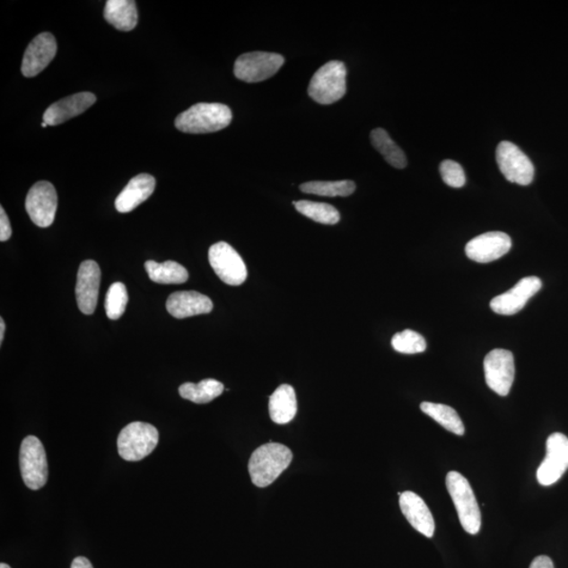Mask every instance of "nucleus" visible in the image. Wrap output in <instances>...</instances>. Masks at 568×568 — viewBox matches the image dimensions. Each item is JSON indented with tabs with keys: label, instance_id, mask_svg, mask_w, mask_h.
I'll return each mask as SVG.
<instances>
[{
	"label": "nucleus",
	"instance_id": "f257e3e1",
	"mask_svg": "<svg viewBox=\"0 0 568 568\" xmlns=\"http://www.w3.org/2000/svg\"><path fill=\"white\" fill-rule=\"evenodd\" d=\"M293 453L280 443H267L256 450L249 461V473L258 487L271 485L289 468Z\"/></svg>",
	"mask_w": 568,
	"mask_h": 568
},
{
	"label": "nucleus",
	"instance_id": "f03ea898",
	"mask_svg": "<svg viewBox=\"0 0 568 568\" xmlns=\"http://www.w3.org/2000/svg\"><path fill=\"white\" fill-rule=\"evenodd\" d=\"M233 119L231 109L223 103H197L182 112L175 127L183 133L206 134L225 129Z\"/></svg>",
	"mask_w": 568,
	"mask_h": 568
},
{
	"label": "nucleus",
	"instance_id": "7ed1b4c3",
	"mask_svg": "<svg viewBox=\"0 0 568 568\" xmlns=\"http://www.w3.org/2000/svg\"><path fill=\"white\" fill-rule=\"evenodd\" d=\"M447 486L464 530L470 535L478 534L481 529V512L472 486L458 472L447 476Z\"/></svg>",
	"mask_w": 568,
	"mask_h": 568
},
{
	"label": "nucleus",
	"instance_id": "20e7f679",
	"mask_svg": "<svg viewBox=\"0 0 568 568\" xmlns=\"http://www.w3.org/2000/svg\"><path fill=\"white\" fill-rule=\"evenodd\" d=\"M308 93L320 105H332L346 93V68L341 61L334 60L322 66L311 78Z\"/></svg>",
	"mask_w": 568,
	"mask_h": 568
},
{
	"label": "nucleus",
	"instance_id": "39448f33",
	"mask_svg": "<svg viewBox=\"0 0 568 568\" xmlns=\"http://www.w3.org/2000/svg\"><path fill=\"white\" fill-rule=\"evenodd\" d=\"M160 440L155 426L145 423H132L119 433L118 453L126 461H140L154 450Z\"/></svg>",
	"mask_w": 568,
	"mask_h": 568
},
{
	"label": "nucleus",
	"instance_id": "423d86ee",
	"mask_svg": "<svg viewBox=\"0 0 568 568\" xmlns=\"http://www.w3.org/2000/svg\"><path fill=\"white\" fill-rule=\"evenodd\" d=\"M21 472L24 485L38 491L48 481V462L44 445L35 436L23 439L20 454Z\"/></svg>",
	"mask_w": 568,
	"mask_h": 568
},
{
	"label": "nucleus",
	"instance_id": "0eeeda50",
	"mask_svg": "<svg viewBox=\"0 0 568 568\" xmlns=\"http://www.w3.org/2000/svg\"><path fill=\"white\" fill-rule=\"evenodd\" d=\"M284 64L280 54L252 52L238 57L234 66L235 76L246 83H260L273 77Z\"/></svg>",
	"mask_w": 568,
	"mask_h": 568
},
{
	"label": "nucleus",
	"instance_id": "6e6552de",
	"mask_svg": "<svg viewBox=\"0 0 568 568\" xmlns=\"http://www.w3.org/2000/svg\"><path fill=\"white\" fill-rule=\"evenodd\" d=\"M496 160L501 173L510 182L520 186H529L533 182L534 164L515 144L500 143L497 146Z\"/></svg>",
	"mask_w": 568,
	"mask_h": 568
},
{
	"label": "nucleus",
	"instance_id": "1a4fd4ad",
	"mask_svg": "<svg viewBox=\"0 0 568 568\" xmlns=\"http://www.w3.org/2000/svg\"><path fill=\"white\" fill-rule=\"evenodd\" d=\"M209 261L214 272L224 284L237 286L247 280V266L229 243L222 241L214 244L209 250Z\"/></svg>",
	"mask_w": 568,
	"mask_h": 568
},
{
	"label": "nucleus",
	"instance_id": "9d476101",
	"mask_svg": "<svg viewBox=\"0 0 568 568\" xmlns=\"http://www.w3.org/2000/svg\"><path fill=\"white\" fill-rule=\"evenodd\" d=\"M487 387L499 396H508L515 380L514 355L508 350L496 349L485 359Z\"/></svg>",
	"mask_w": 568,
	"mask_h": 568
},
{
	"label": "nucleus",
	"instance_id": "9b49d317",
	"mask_svg": "<svg viewBox=\"0 0 568 568\" xmlns=\"http://www.w3.org/2000/svg\"><path fill=\"white\" fill-rule=\"evenodd\" d=\"M568 468V438L561 433H552L546 441V457L537 470V479L543 486L558 482Z\"/></svg>",
	"mask_w": 568,
	"mask_h": 568
},
{
	"label": "nucleus",
	"instance_id": "f8f14e48",
	"mask_svg": "<svg viewBox=\"0 0 568 568\" xmlns=\"http://www.w3.org/2000/svg\"><path fill=\"white\" fill-rule=\"evenodd\" d=\"M26 209L31 220L38 227H50L57 211V193L52 183H35L28 193Z\"/></svg>",
	"mask_w": 568,
	"mask_h": 568
},
{
	"label": "nucleus",
	"instance_id": "ddd939ff",
	"mask_svg": "<svg viewBox=\"0 0 568 568\" xmlns=\"http://www.w3.org/2000/svg\"><path fill=\"white\" fill-rule=\"evenodd\" d=\"M542 288V281L536 276L525 277L504 294L494 297L491 301V309L494 313L511 316L519 313Z\"/></svg>",
	"mask_w": 568,
	"mask_h": 568
},
{
	"label": "nucleus",
	"instance_id": "4468645a",
	"mask_svg": "<svg viewBox=\"0 0 568 568\" xmlns=\"http://www.w3.org/2000/svg\"><path fill=\"white\" fill-rule=\"evenodd\" d=\"M511 240L502 232H488L470 240L466 247V254L470 260L479 264H488L510 252Z\"/></svg>",
	"mask_w": 568,
	"mask_h": 568
},
{
	"label": "nucleus",
	"instance_id": "2eb2a0df",
	"mask_svg": "<svg viewBox=\"0 0 568 568\" xmlns=\"http://www.w3.org/2000/svg\"><path fill=\"white\" fill-rule=\"evenodd\" d=\"M100 278L101 272L97 262L85 260L79 267L75 293L78 308L85 315H92L95 311Z\"/></svg>",
	"mask_w": 568,
	"mask_h": 568
},
{
	"label": "nucleus",
	"instance_id": "dca6fc26",
	"mask_svg": "<svg viewBox=\"0 0 568 568\" xmlns=\"http://www.w3.org/2000/svg\"><path fill=\"white\" fill-rule=\"evenodd\" d=\"M57 53V42L51 33H41L28 46L22 59V72L34 77L44 71Z\"/></svg>",
	"mask_w": 568,
	"mask_h": 568
},
{
	"label": "nucleus",
	"instance_id": "f3484780",
	"mask_svg": "<svg viewBox=\"0 0 568 568\" xmlns=\"http://www.w3.org/2000/svg\"><path fill=\"white\" fill-rule=\"evenodd\" d=\"M96 102V96L90 92L66 97L47 109L44 122L48 126H58L87 111Z\"/></svg>",
	"mask_w": 568,
	"mask_h": 568
},
{
	"label": "nucleus",
	"instance_id": "a211bd4d",
	"mask_svg": "<svg viewBox=\"0 0 568 568\" xmlns=\"http://www.w3.org/2000/svg\"><path fill=\"white\" fill-rule=\"evenodd\" d=\"M399 503L409 524L427 538H432L435 533V521L424 499L413 492H405L400 494Z\"/></svg>",
	"mask_w": 568,
	"mask_h": 568
},
{
	"label": "nucleus",
	"instance_id": "6ab92c4d",
	"mask_svg": "<svg viewBox=\"0 0 568 568\" xmlns=\"http://www.w3.org/2000/svg\"><path fill=\"white\" fill-rule=\"evenodd\" d=\"M167 310L177 319L188 317L209 314L213 310L211 299L195 291L173 293L168 298Z\"/></svg>",
	"mask_w": 568,
	"mask_h": 568
},
{
	"label": "nucleus",
	"instance_id": "aec40b11",
	"mask_svg": "<svg viewBox=\"0 0 568 568\" xmlns=\"http://www.w3.org/2000/svg\"><path fill=\"white\" fill-rule=\"evenodd\" d=\"M156 188V179L149 174H139L132 179L116 198V210L129 213L148 200Z\"/></svg>",
	"mask_w": 568,
	"mask_h": 568
},
{
	"label": "nucleus",
	"instance_id": "412c9836",
	"mask_svg": "<svg viewBox=\"0 0 568 568\" xmlns=\"http://www.w3.org/2000/svg\"><path fill=\"white\" fill-rule=\"evenodd\" d=\"M271 419L275 424H286L294 419L297 413V399L294 388L289 384L280 386L270 397L268 403Z\"/></svg>",
	"mask_w": 568,
	"mask_h": 568
},
{
	"label": "nucleus",
	"instance_id": "4be33fe9",
	"mask_svg": "<svg viewBox=\"0 0 568 568\" xmlns=\"http://www.w3.org/2000/svg\"><path fill=\"white\" fill-rule=\"evenodd\" d=\"M103 15L109 23L124 32H129L137 26L138 12L133 0H108Z\"/></svg>",
	"mask_w": 568,
	"mask_h": 568
},
{
	"label": "nucleus",
	"instance_id": "5701e85b",
	"mask_svg": "<svg viewBox=\"0 0 568 568\" xmlns=\"http://www.w3.org/2000/svg\"><path fill=\"white\" fill-rule=\"evenodd\" d=\"M145 270L152 281L161 284H180L188 279V273L185 267L175 261H166L158 264L154 260L145 262Z\"/></svg>",
	"mask_w": 568,
	"mask_h": 568
},
{
	"label": "nucleus",
	"instance_id": "b1692460",
	"mask_svg": "<svg viewBox=\"0 0 568 568\" xmlns=\"http://www.w3.org/2000/svg\"><path fill=\"white\" fill-rule=\"evenodd\" d=\"M223 384L215 379H205L197 384L187 382L179 387V394L183 399L198 403V405H205L216 399L223 393Z\"/></svg>",
	"mask_w": 568,
	"mask_h": 568
},
{
	"label": "nucleus",
	"instance_id": "393cba45",
	"mask_svg": "<svg viewBox=\"0 0 568 568\" xmlns=\"http://www.w3.org/2000/svg\"><path fill=\"white\" fill-rule=\"evenodd\" d=\"M420 408L427 416L455 435L463 436L466 433L462 420L453 407L440 403L423 402Z\"/></svg>",
	"mask_w": 568,
	"mask_h": 568
},
{
	"label": "nucleus",
	"instance_id": "a878e982",
	"mask_svg": "<svg viewBox=\"0 0 568 568\" xmlns=\"http://www.w3.org/2000/svg\"><path fill=\"white\" fill-rule=\"evenodd\" d=\"M371 142L390 166L396 169H405L407 166L405 152L396 144L386 130H372L371 133Z\"/></svg>",
	"mask_w": 568,
	"mask_h": 568
},
{
	"label": "nucleus",
	"instance_id": "bb28decb",
	"mask_svg": "<svg viewBox=\"0 0 568 568\" xmlns=\"http://www.w3.org/2000/svg\"><path fill=\"white\" fill-rule=\"evenodd\" d=\"M303 193L327 197H346L355 192L356 185L351 180L310 181L301 186Z\"/></svg>",
	"mask_w": 568,
	"mask_h": 568
},
{
	"label": "nucleus",
	"instance_id": "cd10ccee",
	"mask_svg": "<svg viewBox=\"0 0 568 568\" xmlns=\"http://www.w3.org/2000/svg\"><path fill=\"white\" fill-rule=\"evenodd\" d=\"M296 210L314 222L322 224H336L339 223L340 213L331 205L314 203V201H294Z\"/></svg>",
	"mask_w": 568,
	"mask_h": 568
},
{
	"label": "nucleus",
	"instance_id": "c85d7f7f",
	"mask_svg": "<svg viewBox=\"0 0 568 568\" xmlns=\"http://www.w3.org/2000/svg\"><path fill=\"white\" fill-rule=\"evenodd\" d=\"M127 301V291L126 285L121 283H115L107 293L105 308L109 319L118 320L124 315Z\"/></svg>",
	"mask_w": 568,
	"mask_h": 568
},
{
	"label": "nucleus",
	"instance_id": "c756f323",
	"mask_svg": "<svg viewBox=\"0 0 568 568\" xmlns=\"http://www.w3.org/2000/svg\"><path fill=\"white\" fill-rule=\"evenodd\" d=\"M394 350L402 354H418L426 350V341L424 336L412 329L397 333L392 339Z\"/></svg>",
	"mask_w": 568,
	"mask_h": 568
},
{
	"label": "nucleus",
	"instance_id": "7c9ffc66",
	"mask_svg": "<svg viewBox=\"0 0 568 568\" xmlns=\"http://www.w3.org/2000/svg\"><path fill=\"white\" fill-rule=\"evenodd\" d=\"M440 174L444 183L455 188L466 185V174L459 163L453 161H444L440 164Z\"/></svg>",
	"mask_w": 568,
	"mask_h": 568
},
{
	"label": "nucleus",
	"instance_id": "2f4dec72",
	"mask_svg": "<svg viewBox=\"0 0 568 568\" xmlns=\"http://www.w3.org/2000/svg\"><path fill=\"white\" fill-rule=\"evenodd\" d=\"M12 236L10 220L5 214L4 207L0 209V241H7Z\"/></svg>",
	"mask_w": 568,
	"mask_h": 568
},
{
	"label": "nucleus",
	"instance_id": "473e14b6",
	"mask_svg": "<svg viewBox=\"0 0 568 568\" xmlns=\"http://www.w3.org/2000/svg\"><path fill=\"white\" fill-rule=\"evenodd\" d=\"M529 568H555L553 561L547 555H539L531 562Z\"/></svg>",
	"mask_w": 568,
	"mask_h": 568
},
{
	"label": "nucleus",
	"instance_id": "72a5a7b5",
	"mask_svg": "<svg viewBox=\"0 0 568 568\" xmlns=\"http://www.w3.org/2000/svg\"><path fill=\"white\" fill-rule=\"evenodd\" d=\"M71 568H93L91 562L84 557H77L72 562Z\"/></svg>",
	"mask_w": 568,
	"mask_h": 568
},
{
	"label": "nucleus",
	"instance_id": "f704fd0d",
	"mask_svg": "<svg viewBox=\"0 0 568 568\" xmlns=\"http://www.w3.org/2000/svg\"><path fill=\"white\" fill-rule=\"evenodd\" d=\"M5 332V323L3 319H0V345H3Z\"/></svg>",
	"mask_w": 568,
	"mask_h": 568
},
{
	"label": "nucleus",
	"instance_id": "c9c22d12",
	"mask_svg": "<svg viewBox=\"0 0 568 568\" xmlns=\"http://www.w3.org/2000/svg\"><path fill=\"white\" fill-rule=\"evenodd\" d=\"M0 568H11L8 564H0Z\"/></svg>",
	"mask_w": 568,
	"mask_h": 568
},
{
	"label": "nucleus",
	"instance_id": "e433bc0d",
	"mask_svg": "<svg viewBox=\"0 0 568 568\" xmlns=\"http://www.w3.org/2000/svg\"><path fill=\"white\" fill-rule=\"evenodd\" d=\"M41 127H48V125L46 124V122H42Z\"/></svg>",
	"mask_w": 568,
	"mask_h": 568
}]
</instances>
